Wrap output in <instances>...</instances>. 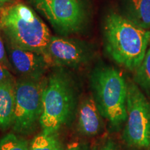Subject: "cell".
<instances>
[{
	"label": "cell",
	"instance_id": "9",
	"mask_svg": "<svg viewBox=\"0 0 150 150\" xmlns=\"http://www.w3.org/2000/svg\"><path fill=\"white\" fill-rule=\"evenodd\" d=\"M45 56L50 64L59 67H77L87 61V53L80 42L72 39L52 35Z\"/></svg>",
	"mask_w": 150,
	"mask_h": 150
},
{
	"label": "cell",
	"instance_id": "17",
	"mask_svg": "<svg viewBox=\"0 0 150 150\" xmlns=\"http://www.w3.org/2000/svg\"><path fill=\"white\" fill-rule=\"evenodd\" d=\"M0 62L4 64L6 66L8 67H10L11 63L9 59L7 57L6 50L4 45L1 34H0Z\"/></svg>",
	"mask_w": 150,
	"mask_h": 150
},
{
	"label": "cell",
	"instance_id": "15",
	"mask_svg": "<svg viewBox=\"0 0 150 150\" xmlns=\"http://www.w3.org/2000/svg\"><path fill=\"white\" fill-rule=\"evenodd\" d=\"M29 145L25 138L14 133L0 138V150H29Z\"/></svg>",
	"mask_w": 150,
	"mask_h": 150
},
{
	"label": "cell",
	"instance_id": "10",
	"mask_svg": "<svg viewBox=\"0 0 150 150\" xmlns=\"http://www.w3.org/2000/svg\"><path fill=\"white\" fill-rule=\"evenodd\" d=\"M78 113V130L81 135L97 136L102 129V115L93 97H88L81 102Z\"/></svg>",
	"mask_w": 150,
	"mask_h": 150
},
{
	"label": "cell",
	"instance_id": "2",
	"mask_svg": "<svg viewBox=\"0 0 150 150\" xmlns=\"http://www.w3.org/2000/svg\"><path fill=\"white\" fill-rule=\"evenodd\" d=\"M77 106L74 82L63 69L52 72L45 82L40 127L42 133L57 134L72 121Z\"/></svg>",
	"mask_w": 150,
	"mask_h": 150
},
{
	"label": "cell",
	"instance_id": "7",
	"mask_svg": "<svg viewBox=\"0 0 150 150\" xmlns=\"http://www.w3.org/2000/svg\"><path fill=\"white\" fill-rule=\"evenodd\" d=\"M33 2L60 33L68 34L81 29L85 14L79 0H33Z\"/></svg>",
	"mask_w": 150,
	"mask_h": 150
},
{
	"label": "cell",
	"instance_id": "21",
	"mask_svg": "<svg viewBox=\"0 0 150 150\" xmlns=\"http://www.w3.org/2000/svg\"><path fill=\"white\" fill-rule=\"evenodd\" d=\"M1 28V10H0V29Z\"/></svg>",
	"mask_w": 150,
	"mask_h": 150
},
{
	"label": "cell",
	"instance_id": "5",
	"mask_svg": "<svg viewBox=\"0 0 150 150\" xmlns=\"http://www.w3.org/2000/svg\"><path fill=\"white\" fill-rule=\"evenodd\" d=\"M45 82L27 78L16 81V104L12 128L20 136H28L40 125Z\"/></svg>",
	"mask_w": 150,
	"mask_h": 150
},
{
	"label": "cell",
	"instance_id": "18",
	"mask_svg": "<svg viewBox=\"0 0 150 150\" xmlns=\"http://www.w3.org/2000/svg\"><path fill=\"white\" fill-rule=\"evenodd\" d=\"M101 150H117V148L115 142L113 140L109 139L105 142Z\"/></svg>",
	"mask_w": 150,
	"mask_h": 150
},
{
	"label": "cell",
	"instance_id": "11",
	"mask_svg": "<svg viewBox=\"0 0 150 150\" xmlns=\"http://www.w3.org/2000/svg\"><path fill=\"white\" fill-rule=\"evenodd\" d=\"M16 81L13 79L0 83V130L12 127L16 104Z\"/></svg>",
	"mask_w": 150,
	"mask_h": 150
},
{
	"label": "cell",
	"instance_id": "12",
	"mask_svg": "<svg viewBox=\"0 0 150 150\" xmlns=\"http://www.w3.org/2000/svg\"><path fill=\"white\" fill-rule=\"evenodd\" d=\"M129 19L142 29L150 28V0H131Z\"/></svg>",
	"mask_w": 150,
	"mask_h": 150
},
{
	"label": "cell",
	"instance_id": "1",
	"mask_svg": "<svg viewBox=\"0 0 150 150\" xmlns=\"http://www.w3.org/2000/svg\"><path fill=\"white\" fill-rule=\"evenodd\" d=\"M104 35L108 54L116 63L136 70L143 61L150 42V31L117 13L105 20Z\"/></svg>",
	"mask_w": 150,
	"mask_h": 150
},
{
	"label": "cell",
	"instance_id": "20",
	"mask_svg": "<svg viewBox=\"0 0 150 150\" xmlns=\"http://www.w3.org/2000/svg\"><path fill=\"white\" fill-rule=\"evenodd\" d=\"M11 1H13V0H0V10L4 8L5 5L11 3Z\"/></svg>",
	"mask_w": 150,
	"mask_h": 150
},
{
	"label": "cell",
	"instance_id": "4",
	"mask_svg": "<svg viewBox=\"0 0 150 150\" xmlns=\"http://www.w3.org/2000/svg\"><path fill=\"white\" fill-rule=\"evenodd\" d=\"M93 98L103 117L115 129L127 120V85L120 72L110 67L97 68L91 76Z\"/></svg>",
	"mask_w": 150,
	"mask_h": 150
},
{
	"label": "cell",
	"instance_id": "3",
	"mask_svg": "<svg viewBox=\"0 0 150 150\" xmlns=\"http://www.w3.org/2000/svg\"><path fill=\"white\" fill-rule=\"evenodd\" d=\"M1 21L7 38L20 47L45 55L52 35L31 8L22 3L4 8Z\"/></svg>",
	"mask_w": 150,
	"mask_h": 150
},
{
	"label": "cell",
	"instance_id": "13",
	"mask_svg": "<svg viewBox=\"0 0 150 150\" xmlns=\"http://www.w3.org/2000/svg\"><path fill=\"white\" fill-rule=\"evenodd\" d=\"M29 150H64V147L57 134L41 133L33 138L29 145Z\"/></svg>",
	"mask_w": 150,
	"mask_h": 150
},
{
	"label": "cell",
	"instance_id": "19",
	"mask_svg": "<svg viewBox=\"0 0 150 150\" xmlns=\"http://www.w3.org/2000/svg\"><path fill=\"white\" fill-rule=\"evenodd\" d=\"M66 150H88V149H86L85 147H83V146L78 145V144L77 145L75 144V145H72L69 146Z\"/></svg>",
	"mask_w": 150,
	"mask_h": 150
},
{
	"label": "cell",
	"instance_id": "8",
	"mask_svg": "<svg viewBox=\"0 0 150 150\" xmlns=\"http://www.w3.org/2000/svg\"><path fill=\"white\" fill-rule=\"evenodd\" d=\"M8 59L17 72L24 78L40 80L50 64L44 54L22 48L7 38Z\"/></svg>",
	"mask_w": 150,
	"mask_h": 150
},
{
	"label": "cell",
	"instance_id": "6",
	"mask_svg": "<svg viewBox=\"0 0 150 150\" xmlns=\"http://www.w3.org/2000/svg\"><path fill=\"white\" fill-rule=\"evenodd\" d=\"M123 140L129 147L150 150V104L136 84L127 86Z\"/></svg>",
	"mask_w": 150,
	"mask_h": 150
},
{
	"label": "cell",
	"instance_id": "16",
	"mask_svg": "<svg viewBox=\"0 0 150 150\" xmlns=\"http://www.w3.org/2000/svg\"><path fill=\"white\" fill-rule=\"evenodd\" d=\"M12 79L13 78L9 72L8 67L0 62V83Z\"/></svg>",
	"mask_w": 150,
	"mask_h": 150
},
{
	"label": "cell",
	"instance_id": "14",
	"mask_svg": "<svg viewBox=\"0 0 150 150\" xmlns=\"http://www.w3.org/2000/svg\"><path fill=\"white\" fill-rule=\"evenodd\" d=\"M135 72V81L136 83L150 93V48L146 52L141 64Z\"/></svg>",
	"mask_w": 150,
	"mask_h": 150
}]
</instances>
